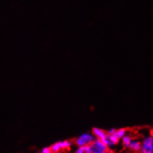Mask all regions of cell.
Listing matches in <instances>:
<instances>
[{
	"label": "cell",
	"instance_id": "7a4b0ae2",
	"mask_svg": "<svg viewBox=\"0 0 153 153\" xmlns=\"http://www.w3.org/2000/svg\"><path fill=\"white\" fill-rule=\"evenodd\" d=\"M73 143L70 140H64L57 141L51 146L53 153H62L65 150H70Z\"/></svg>",
	"mask_w": 153,
	"mask_h": 153
},
{
	"label": "cell",
	"instance_id": "277c9868",
	"mask_svg": "<svg viewBox=\"0 0 153 153\" xmlns=\"http://www.w3.org/2000/svg\"><path fill=\"white\" fill-rule=\"evenodd\" d=\"M102 140L104 141V143L108 146L109 149H111L112 148L115 147V146L118 145L120 140H118L113 134L111 135V134L107 133L105 136H104V138L102 139Z\"/></svg>",
	"mask_w": 153,
	"mask_h": 153
},
{
	"label": "cell",
	"instance_id": "8992f818",
	"mask_svg": "<svg viewBox=\"0 0 153 153\" xmlns=\"http://www.w3.org/2000/svg\"><path fill=\"white\" fill-rule=\"evenodd\" d=\"M92 133L96 139L102 140L107 134V131L98 127H94L92 129Z\"/></svg>",
	"mask_w": 153,
	"mask_h": 153
},
{
	"label": "cell",
	"instance_id": "3957f363",
	"mask_svg": "<svg viewBox=\"0 0 153 153\" xmlns=\"http://www.w3.org/2000/svg\"><path fill=\"white\" fill-rule=\"evenodd\" d=\"M139 153H153V137H144L141 140V149Z\"/></svg>",
	"mask_w": 153,
	"mask_h": 153
},
{
	"label": "cell",
	"instance_id": "9c48e42d",
	"mask_svg": "<svg viewBox=\"0 0 153 153\" xmlns=\"http://www.w3.org/2000/svg\"><path fill=\"white\" fill-rule=\"evenodd\" d=\"M75 153H91V149L90 146H77L75 150Z\"/></svg>",
	"mask_w": 153,
	"mask_h": 153
},
{
	"label": "cell",
	"instance_id": "30bf717a",
	"mask_svg": "<svg viewBox=\"0 0 153 153\" xmlns=\"http://www.w3.org/2000/svg\"><path fill=\"white\" fill-rule=\"evenodd\" d=\"M39 153H53V152L51 150V146H46V147L42 148Z\"/></svg>",
	"mask_w": 153,
	"mask_h": 153
},
{
	"label": "cell",
	"instance_id": "8fae6325",
	"mask_svg": "<svg viewBox=\"0 0 153 153\" xmlns=\"http://www.w3.org/2000/svg\"><path fill=\"white\" fill-rule=\"evenodd\" d=\"M115 130H116V129H115V128H111V129H108V130L107 131V133L111 134V135H112V134L115 132Z\"/></svg>",
	"mask_w": 153,
	"mask_h": 153
},
{
	"label": "cell",
	"instance_id": "7c38bea8",
	"mask_svg": "<svg viewBox=\"0 0 153 153\" xmlns=\"http://www.w3.org/2000/svg\"><path fill=\"white\" fill-rule=\"evenodd\" d=\"M91 153H111V149L109 151H96V152H91Z\"/></svg>",
	"mask_w": 153,
	"mask_h": 153
},
{
	"label": "cell",
	"instance_id": "6da1fadb",
	"mask_svg": "<svg viewBox=\"0 0 153 153\" xmlns=\"http://www.w3.org/2000/svg\"><path fill=\"white\" fill-rule=\"evenodd\" d=\"M96 138L93 133L91 132H84L81 134L80 135L76 138L74 140V144L76 146H90L92 143L94 141Z\"/></svg>",
	"mask_w": 153,
	"mask_h": 153
},
{
	"label": "cell",
	"instance_id": "ba28073f",
	"mask_svg": "<svg viewBox=\"0 0 153 153\" xmlns=\"http://www.w3.org/2000/svg\"><path fill=\"white\" fill-rule=\"evenodd\" d=\"M132 138H132L131 135H128V134H126V135H124V136L121 138V143H122V146H124V147L127 148L128 149L131 141H132Z\"/></svg>",
	"mask_w": 153,
	"mask_h": 153
},
{
	"label": "cell",
	"instance_id": "5b68a950",
	"mask_svg": "<svg viewBox=\"0 0 153 153\" xmlns=\"http://www.w3.org/2000/svg\"><path fill=\"white\" fill-rule=\"evenodd\" d=\"M128 149L135 153H139L140 149H141V140L137 139V138H132Z\"/></svg>",
	"mask_w": 153,
	"mask_h": 153
},
{
	"label": "cell",
	"instance_id": "4fadbf2b",
	"mask_svg": "<svg viewBox=\"0 0 153 153\" xmlns=\"http://www.w3.org/2000/svg\"><path fill=\"white\" fill-rule=\"evenodd\" d=\"M150 135H151V136L153 137V128L152 129H151V131H150Z\"/></svg>",
	"mask_w": 153,
	"mask_h": 153
},
{
	"label": "cell",
	"instance_id": "52a82bcc",
	"mask_svg": "<svg viewBox=\"0 0 153 153\" xmlns=\"http://www.w3.org/2000/svg\"><path fill=\"white\" fill-rule=\"evenodd\" d=\"M127 134V131L125 128H120V129H116L115 132H114L113 135L118 138V140H121V138Z\"/></svg>",
	"mask_w": 153,
	"mask_h": 153
}]
</instances>
